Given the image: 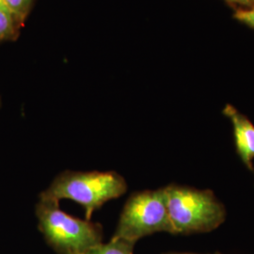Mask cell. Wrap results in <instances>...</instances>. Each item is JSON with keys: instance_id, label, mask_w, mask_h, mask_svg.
Listing matches in <instances>:
<instances>
[{"instance_id": "obj_1", "label": "cell", "mask_w": 254, "mask_h": 254, "mask_svg": "<svg viewBox=\"0 0 254 254\" xmlns=\"http://www.w3.org/2000/svg\"><path fill=\"white\" fill-rule=\"evenodd\" d=\"M59 202L40 197L35 208L39 229L57 254H83L103 243L101 225L66 214Z\"/></svg>"}, {"instance_id": "obj_2", "label": "cell", "mask_w": 254, "mask_h": 254, "mask_svg": "<svg viewBox=\"0 0 254 254\" xmlns=\"http://www.w3.org/2000/svg\"><path fill=\"white\" fill-rule=\"evenodd\" d=\"M165 189L173 235L208 233L226 218V209L210 190L170 185Z\"/></svg>"}, {"instance_id": "obj_3", "label": "cell", "mask_w": 254, "mask_h": 254, "mask_svg": "<svg viewBox=\"0 0 254 254\" xmlns=\"http://www.w3.org/2000/svg\"><path fill=\"white\" fill-rule=\"evenodd\" d=\"M125 178L114 172H71L58 175L49 188L41 193L42 198L74 200L85 209L86 219L91 220L93 212L110 200L127 192Z\"/></svg>"}, {"instance_id": "obj_4", "label": "cell", "mask_w": 254, "mask_h": 254, "mask_svg": "<svg viewBox=\"0 0 254 254\" xmlns=\"http://www.w3.org/2000/svg\"><path fill=\"white\" fill-rule=\"evenodd\" d=\"M158 232L173 235L165 189L131 195L122 212L113 237L136 244L140 238Z\"/></svg>"}, {"instance_id": "obj_5", "label": "cell", "mask_w": 254, "mask_h": 254, "mask_svg": "<svg viewBox=\"0 0 254 254\" xmlns=\"http://www.w3.org/2000/svg\"><path fill=\"white\" fill-rule=\"evenodd\" d=\"M223 114L233 126L236 153L246 167L254 173V125L237 109L227 105L223 109Z\"/></svg>"}, {"instance_id": "obj_6", "label": "cell", "mask_w": 254, "mask_h": 254, "mask_svg": "<svg viewBox=\"0 0 254 254\" xmlns=\"http://www.w3.org/2000/svg\"><path fill=\"white\" fill-rule=\"evenodd\" d=\"M135 243L112 237L109 243H101L83 254H134Z\"/></svg>"}, {"instance_id": "obj_7", "label": "cell", "mask_w": 254, "mask_h": 254, "mask_svg": "<svg viewBox=\"0 0 254 254\" xmlns=\"http://www.w3.org/2000/svg\"><path fill=\"white\" fill-rule=\"evenodd\" d=\"M21 26L22 24L8 9L0 8V42L16 39Z\"/></svg>"}, {"instance_id": "obj_8", "label": "cell", "mask_w": 254, "mask_h": 254, "mask_svg": "<svg viewBox=\"0 0 254 254\" xmlns=\"http://www.w3.org/2000/svg\"><path fill=\"white\" fill-rule=\"evenodd\" d=\"M6 8L23 25L31 9L33 0H4Z\"/></svg>"}, {"instance_id": "obj_9", "label": "cell", "mask_w": 254, "mask_h": 254, "mask_svg": "<svg viewBox=\"0 0 254 254\" xmlns=\"http://www.w3.org/2000/svg\"><path fill=\"white\" fill-rule=\"evenodd\" d=\"M235 17L239 22L254 28V8H253V9H238L235 13Z\"/></svg>"}, {"instance_id": "obj_10", "label": "cell", "mask_w": 254, "mask_h": 254, "mask_svg": "<svg viewBox=\"0 0 254 254\" xmlns=\"http://www.w3.org/2000/svg\"><path fill=\"white\" fill-rule=\"evenodd\" d=\"M0 8H2V9H7L6 8V6H5V3H4V0H0ZM9 10V9H8Z\"/></svg>"}, {"instance_id": "obj_11", "label": "cell", "mask_w": 254, "mask_h": 254, "mask_svg": "<svg viewBox=\"0 0 254 254\" xmlns=\"http://www.w3.org/2000/svg\"><path fill=\"white\" fill-rule=\"evenodd\" d=\"M228 1L236 2V3H244V2H245V0H228Z\"/></svg>"}, {"instance_id": "obj_12", "label": "cell", "mask_w": 254, "mask_h": 254, "mask_svg": "<svg viewBox=\"0 0 254 254\" xmlns=\"http://www.w3.org/2000/svg\"><path fill=\"white\" fill-rule=\"evenodd\" d=\"M218 254V253H216V254Z\"/></svg>"}, {"instance_id": "obj_13", "label": "cell", "mask_w": 254, "mask_h": 254, "mask_svg": "<svg viewBox=\"0 0 254 254\" xmlns=\"http://www.w3.org/2000/svg\"><path fill=\"white\" fill-rule=\"evenodd\" d=\"M248 1H254V0H245V2H248Z\"/></svg>"}, {"instance_id": "obj_14", "label": "cell", "mask_w": 254, "mask_h": 254, "mask_svg": "<svg viewBox=\"0 0 254 254\" xmlns=\"http://www.w3.org/2000/svg\"><path fill=\"white\" fill-rule=\"evenodd\" d=\"M0 107H1V98H0Z\"/></svg>"}]
</instances>
